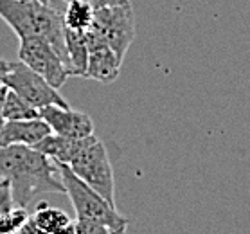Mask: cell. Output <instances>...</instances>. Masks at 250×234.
<instances>
[{
    "label": "cell",
    "mask_w": 250,
    "mask_h": 234,
    "mask_svg": "<svg viewBox=\"0 0 250 234\" xmlns=\"http://www.w3.org/2000/svg\"><path fill=\"white\" fill-rule=\"evenodd\" d=\"M81 144H83V139H70L58 135V133H49L45 139H42L33 148L38 149L40 153L47 155L56 164H70L80 151Z\"/></svg>",
    "instance_id": "obj_11"
},
{
    "label": "cell",
    "mask_w": 250,
    "mask_h": 234,
    "mask_svg": "<svg viewBox=\"0 0 250 234\" xmlns=\"http://www.w3.org/2000/svg\"><path fill=\"white\" fill-rule=\"evenodd\" d=\"M94 17H96L94 7L88 6L86 2L72 0L67 2V11L63 13V25L78 33H86L94 23Z\"/></svg>",
    "instance_id": "obj_14"
},
{
    "label": "cell",
    "mask_w": 250,
    "mask_h": 234,
    "mask_svg": "<svg viewBox=\"0 0 250 234\" xmlns=\"http://www.w3.org/2000/svg\"><path fill=\"white\" fill-rule=\"evenodd\" d=\"M76 234H126V227H110L104 223L88 222V220H76L74 222Z\"/></svg>",
    "instance_id": "obj_17"
},
{
    "label": "cell",
    "mask_w": 250,
    "mask_h": 234,
    "mask_svg": "<svg viewBox=\"0 0 250 234\" xmlns=\"http://www.w3.org/2000/svg\"><path fill=\"white\" fill-rule=\"evenodd\" d=\"M6 94H7V86L4 85L0 88V130H2V126L6 123V117H4V99H6Z\"/></svg>",
    "instance_id": "obj_20"
},
{
    "label": "cell",
    "mask_w": 250,
    "mask_h": 234,
    "mask_svg": "<svg viewBox=\"0 0 250 234\" xmlns=\"http://www.w3.org/2000/svg\"><path fill=\"white\" fill-rule=\"evenodd\" d=\"M67 166L72 170L76 177L81 178L86 186H90L106 202L115 206L114 170H112L104 144L96 135L83 139V144H81L78 155Z\"/></svg>",
    "instance_id": "obj_4"
},
{
    "label": "cell",
    "mask_w": 250,
    "mask_h": 234,
    "mask_svg": "<svg viewBox=\"0 0 250 234\" xmlns=\"http://www.w3.org/2000/svg\"><path fill=\"white\" fill-rule=\"evenodd\" d=\"M29 218H31L34 229L38 231V234H52L72 222L65 211L58 209V207H51L45 202L38 204L36 211Z\"/></svg>",
    "instance_id": "obj_13"
},
{
    "label": "cell",
    "mask_w": 250,
    "mask_h": 234,
    "mask_svg": "<svg viewBox=\"0 0 250 234\" xmlns=\"http://www.w3.org/2000/svg\"><path fill=\"white\" fill-rule=\"evenodd\" d=\"M63 2H72V0H63ZM80 2H86L88 6H92L94 9H101L106 6H115V4H123L126 0H80Z\"/></svg>",
    "instance_id": "obj_19"
},
{
    "label": "cell",
    "mask_w": 250,
    "mask_h": 234,
    "mask_svg": "<svg viewBox=\"0 0 250 234\" xmlns=\"http://www.w3.org/2000/svg\"><path fill=\"white\" fill-rule=\"evenodd\" d=\"M9 69H11V63L0 60V88L4 86V80H6V76H7V72H9Z\"/></svg>",
    "instance_id": "obj_21"
},
{
    "label": "cell",
    "mask_w": 250,
    "mask_h": 234,
    "mask_svg": "<svg viewBox=\"0 0 250 234\" xmlns=\"http://www.w3.org/2000/svg\"><path fill=\"white\" fill-rule=\"evenodd\" d=\"M0 18L23 38H42L51 43L67 63L63 15L40 0H0ZM70 72V70H68Z\"/></svg>",
    "instance_id": "obj_2"
},
{
    "label": "cell",
    "mask_w": 250,
    "mask_h": 234,
    "mask_svg": "<svg viewBox=\"0 0 250 234\" xmlns=\"http://www.w3.org/2000/svg\"><path fill=\"white\" fill-rule=\"evenodd\" d=\"M60 177H62L65 194H67L76 211V220H88V222L104 223L110 227H126L130 220L117 213L115 206L96 193L90 186H86L81 178L72 173L67 164H58Z\"/></svg>",
    "instance_id": "obj_3"
},
{
    "label": "cell",
    "mask_w": 250,
    "mask_h": 234,
    "mask_svg": "<svg viewBox=\"0 0 250 234\" xmlns=\"http://www.w3.org/2000/svg\"><path fill=\"white\" fill-rule=\"evenodd\" d=\"M52 133L51 126L42 119L27 121H6L0 130V146H36L42 139Z\"/></svg>",
    "instance_id": "obj_10"
},
{
    "label": "cell",
    "mask_w": 250,
    "mask_h": 234,
    "mask_svg": "<svg viewBox=\"0 0 250 234\" xmlns=\"http://www.w3.org/2000/svg\"><path fill=\"white\" fill-rule=\"evenodd\" d=\"M18 58L23 65L40 74L43 80L54 88L65 85V81L70 78L67 63L63 62L60 52L42 38H23L20 40Z\"/></svg>",
    "instance_id": "obj_6"
},
{
    "label": "cell",
    "mask_w": 250,
    "mask_h": 234,
    "mask_svg": "<svg viewBox=\"0 0 250 234\" xmlns=\"http://www.w3.org/2000/svg\"><path fill=\"white\" fill-rule=\"evenodd\" d=\"M40 2H45V4H49V2H51V0H40Z\"/></svg>",
    "instance_id": "obj_23"
},
{
    "label": "cell",
    "mask_w": 250,
    "mask_h": 234,
    "mask_svg": "<svg viewBox=\"0 0 250 234\" xmlns=\"http://www.w3.org/2000/svg\"><path fill=\"white\" fill-rule=\"evenodd\" d=\"M0 178L9 180L20 207H27L36 194L65 193L58 164L31 146H0Z\"/></svg>",
    "instance_id": "obj_1"
},
{
    "label": "cell",
    "mask_w": 250,
    "mask_h": 234,
    "mask_svg": "<svg viewBox=\"0 0 250 234\" xmlns=\"http://www.w3.org/2000/svg\"><path fill=\"white\" fill-rule=\"evenodd\" d=\"M86 47H88V65H86L85 78L99 83H114L119 78L121 60L94 31H86Z\"/></svg>",
    "instance_id": "obj_9"
},
{
    "label": "cell",
    "mask_w": 250,
    "mask_h": 234,
    "mask_svg": "<svg viewBox=\"0 0 250 234\" xmlns=\"http://www.w3.org/2000/svg\"><path fill=\"white\" fill-rule=\"evenodd\" d=\"M4 117L6 121H27L40 119V110L31 106L27 101H23L17 92L7 88L6 99H4Z\"/></svg>",
    "instance_id": "obj_15"
},
{
    "label": "cell",
    "mask_w": 250,
    "mask_h": 234,
    "mask_svg": "<svg viewBox=\"0 0 250 234\" xmlns=\"http://www.w3.org/2000/svg\"><path fill=\"white\" fill-rule=\"evenodd\" d=\"M4 85L9 90L17 92L23 101H27L31 106L38 110H42L43 106H51V105L68 106V103L62 97L58 88L49 85L40 74H36L22 62L11 63V69L4 80Z\"/></svg>",
    "instance_id": "obj_7"
},
{
    "label": "cell",
    "mask_w": 250,
    "mask_h": 234,
    "mask_svg": "<svg viewBox=\"0 0 250 234\" xmlns=\"http://www.w3.org/2000/svg\"><path fill=\"white\" fill-rule=\"evenodd\" d=\"M52 234H76L74 222H70L68 225H65V227H62L60 231H56V233H52Z\"/></svg>",
    "instance_id": "obj_22"
},
{
    "label": "cell",
    "mask_w": 250,
    "mask_h": 234,
    "mask_svg": "<svg viewBox=\"0 0 250 234\" xmlns=\"http://www.w3.org/2000/svg\"><path fill=\"white\" fill-rule=\"evenodd\" d=\"M40 117L51 126L52 133L70 139H85L94 135V123L86 112L72 110L70 106H43Z\"/></svg>",
    "instance_id": "obj_8"
},
{
    "label": "cell",
    "mask_w": 250,
    "mask_h": 234,
    "mask_svg": "<svg viewBox=\"0 0 250 234\" xmlns=\"http://www.w3.org/2000/svg\"><path fill=\"white\" fill-rule=\"evenodd\" d=\"M15 207H17V204L13 198L11 184L6 178H0V214H6V213L13 211Z\"/></svg>",
    "instance_id": "obj_18"
},
{
    "label": "cell",
    "mask_w": 250,
    "mask_h": 234,
    "mask_svg": "<svg viewBox=\"0 0 250 234\" xmlns=\"http://www.w3.org/2000/svg\"><path fill=\"white\" fill-rule=\"evenodd\" d=\"M65 49H67L70 76L85 78L86 65H88V47H86L85 33H78L65 27Z\"/></svg>",
    "instance_id": "obj_12"
},
{
    "label": "cell",
    "mask_w": 250,
    "mask_h": 234,
    "mask_svg": "<svg viewBox=\"0 0 250 234\" xmlns=\"http://www.w3.org/2000/svg\"><path fill=\"white\" fill-rule=\"evenodd\" d=\"M90 31H94L121 60H125L126 52L135 40V17L130 0L96 9Z\"/></svg>",
    "instance_id": "obj_5"
},
{
    "label": "cell",
    "mask_w": 250,
    "mask_h": 234,
    "mask_svg": "<svg viewBox=\"0 0 250 234\" xmlns=\"http://www.w3.org/2000/svg\"><path fill=\"white\" fill-rule=\"evenodd\" d=\"M27 218V209L20 206H17L13 211L6 213V214H0V234H17Z\"/></svg>",
    "instance_id": "obj_16"
}]
</instances>
